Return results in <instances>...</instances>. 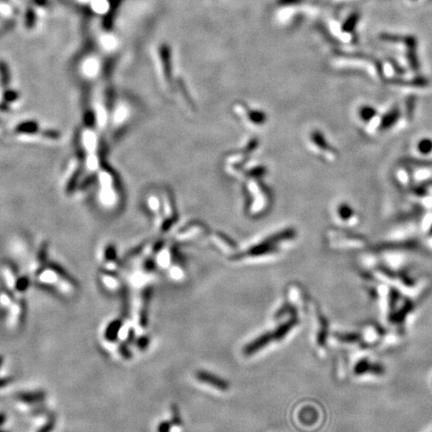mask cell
Listing matches in <instances>:
<instances>
[{
  "label": "cell",
  "instance_id": "cell-1",
  "mask_svg": "<svg viewBox=\"0 0 432 432\" xmlns=\"http://www.w3.org/2000/svg\"><path fill=\"white\" fill-rule=\"evenodd\" d=\"M197 378L205 383L210 384L220 390H226L228 388V384L226 381H224L223 379L209 373V372H205V371H199L197 373Z\"/></svg>",
  "mask_w": 432,
  "mask_h": 432
}]
</instances>
